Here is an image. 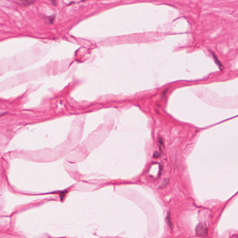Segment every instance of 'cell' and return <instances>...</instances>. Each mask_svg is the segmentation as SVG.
<instances>
[{"label":"cell","instance_id":"6da1fadb","mask_svg":"<svg viewBox=\"0 0 238 238\" xmlns=\"http://www.w3.org/2000/svg\"><path fill=\"white\" fill-rule=\"evenodd\" d=\"M196 234L199 236L205 237L208 234V230L205 225L203 223H199L195 229Z\"/></svg>","mask_w":238,"mask_h":238},{"label":"cell","instance_id":"7a4b0ae2","mask_svg":"<svg viewBox=\"0 0 238 238\" xmlns=\"http://www.w3.org/2000/svg\"><path fill=\"white\" fill-rule=\"evenodd\" d=\"M19 2L24 5H28L33 3L34 0H18Z\"/></svg>","mask_w":238,"mask_h":238},{"label":"cell","instance_id":"3957f363","mask_svg":"<svg viewBox=\"0 0 238 238\" xmlns=\"http://www.w3.org/2000/svg\"><path fill=\"white\" fill-rule=\"evenodd\" d=\"M213 56H214V58L215 59V62L216 61V62H218V63H217V64H218V65H219V67H220V69H223V68H224L223 67V66H222V64H221L220 63V61H219L218 60V59H217V57H216V56L215 55H214V54H213Z\"/></svg>","mask_w":238,"mask_h":238},{"label":"cell","instance_id":"277c9868","mask_svg":"<svg viewBox=\"0 0 238 238\" xmlns=\"http://www.w3.org/2000/svg\"><path fill=\"white\" fill-rule=\"evenodd\" d=\"M160 156H161V154L159 153V152H154V153L153 154V157H154V158H158L160 157Z\"/></svg>","mask_w":238,"mask_h":238},{"label":"cell","instance_id":"5b68a950","mask_svg":"<svg viewBox=\"0 0 238 238\" xmlns=\"http://www.w3.org/2000/svg\"><path fill=\"white\" fill-rule=\"evenodd\" d=\"M158 142H159V143H160V145L163 146V145H164V142H163V139H162L161 137H160V138H159V140H158Z\"/></svg>","mask_w":238,"mask_h":238},{"label":"cell","instance_id":"8992f818","mask_svg":"<svg viewBox=\"0 0 238 238\" xmlns=\"http://www.w3.org/2000/svg\"><path fill=\"white\" fill-rule=\"evenodd\" d=\"M168 220L169 221L168 223L169 224L170 226H171V227H172V222H171V221H170V217L169 215H168Z\"/></svg>","mask_w":238,"mask_h":238},{"label":"cell","instance_id":"52a82bcc","mask_svg":"<svg viewBox=\"0 0 238 238\" xmlns=\"http://www.w3.org/2000/svg\"><path fill=\"white\" fill-rule=\"evenodd\" d=\"M50 0L53 5L56 6L57 5V0Z\"/></svg>","mask_w":238,"mask_h":238},{"label":"cell","instance_id":"ba28073f","mask_svg":"<svg viewBox=\"0 0 238 238\" xmlns=\"http://www.w3.org/2000/svg\"><path fill=\"white\" fill-rule=\"evenodd\" d=\"M2 115H3V113H0V116H2Z\"/></svg>","mask_w":238,"mask_h":238},{"label":"cell","instance_id":"9c48e42d","mask_svg":"<svg viewBox=\"0 0 238 238\" xmlns=\"http://www.w3.org/2000/svg\"><path fill=\"white\" fill-rule=\"evenodd\" d=\"M85 0H83L82 1H85Z\"/></svg>","mask_w":238,"mask_h":238}]
</instances>
